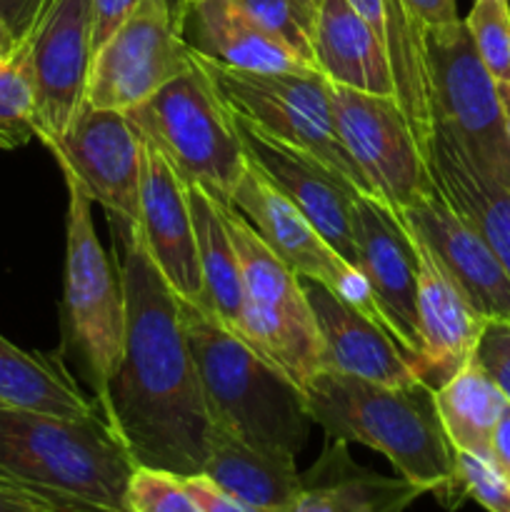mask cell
<instances>
[{
    "label": "cell",
    "instance_id": "cell-14",
    "mask_svg": "<svg viewBox=\"0 0 510 512\" xmlns=\"http://www.w3.org/2000/svg\"><path fill=\"white\" fill-rule=\"evenodd\" d=\"M230 205L253 225V230L263 238V243L295 275L313 278L318 283L328 285L333 293H338L340 298L353 303L355 308L363 310L365 315L378 320L385 328L383 318H380L378 308L373 303L368 283L360 275V270L345 263L330 248L328 240L315 230V225L250 160L243 180L233 190Z\"/></svg>",
    "mask_w": 510,
    "mask_h": 512
},
{
    "label": "cell",
    "instance_id": "cell-22",
    "mask_svg": "<svg viewBox=\"0 0 510 512\" xmlns=\"http://www.w3.org/2000/svg\"><path fill=\"white\" fill-rule=\"evenodd\" d=\"M425 158L440 193L478 230L510 275V190L483 173L440 128H433Z\"/></svg>",
    "mask_w": 510,
    "mask_h": 512
},
{
    "label": "cell",
    "instance_id": "cell-30",
    "mask_svg": "<svg viewBox=\"0 0 510 512\" xmlns=\"http://www.w3.org/2000/svg\"><path fill=\"white\" fill-rule=\"evenodd\" d=\"M233 3L270 38L288 48L300 63L315 68L320 0H233Z\"/></svg>",
    "mask_w": 510,
    "mask_h": 512
},
{
    "label": "cell",
    "instance_id": "cell-27",
    "mask_svg": "<svg viewBox=\"0 0 510 512\" xmlns=\"http://www.w3.org/2000/svg\"><path fill=\"white\" fill-rule=\"evenodd\" d=\"M188 203L203 275V305L220 325L235 333L243 310V270L225 223L223 205L198 183H188Z\"/></svg>",
    "mask_w": 510,
    "mask_h": 512
},
{
    "label": "cell",
    "instance_id": "cell-25",
    "mask_svg": "<svg viewBox=\"0 0 510 512\" xmlns=\"http://www.w3.org/2000/svg\"><path fill=\"white\" fill-rule=\"evenodd\" d=\"M383 40L393 70L395 100L410 120L423 153L433 138L428 70H425L423 28L400 0H348Z\"/></svg>",
    "mask_w": 510,
    "mask_h": 512
},
{
    "label": "cell",
    "instance_id": "cell-31",
    "mask_svg": "<svg viewBox=\"0 0 510 512\" xmlns=\"http://www.w3.org/2000/svg\"><path fill=\"white\" fill-rule=\"evenodd\" d=\"M38 138L35 95L23 50L0 63V148L13 150Z\"/></svg>",
    "mask_w": 510,
    "mask_h": 512
},
{
    "label": "cell",
    "instance_id": "cell-33",
    "mask_svg": "<svg viewBox=\"0 0 510 512\" xmlns=\"http://www.w3.org/2000/svg\"><path fill=\"white\" fill-rule=\"evenodd\" d=\"M455 475L463 500H475L488 512H510V478L493 458L455 450Z\"/></svg>",
    "mask_w": 510,
    "mask_h": 512
},
{
    "label": "cell",
    "instance_id": "cell-7",
    "mask_svg": "<svg viewBox=\"0 0 510 512\" xmlns=\"http://www.w3.org/2000/svg\"><path fill=\"white\" fill-rule=\"evenodd\" d=\"M198 63L210 75L230 113L253 128L318 158L320 163L353 183L363 195H373L368 180L363 178L340 140L333 115V83L320 70L255 73V70L223 68L203 58H198Z\"/></svg>",
    "mask_w": 510,
    "mask_h": 512
},
{
    "label": "cell",
    "instance_id": "cell-29",
    "mask_svg": "<svg viewBox=\"0 0 510 512\" xmlns=\"http://www.w3.org/2000/svg\"><path fill=\"white\" fill-rule=\"evenodd\" d=\"M508 400L483 368L470 358L443 388L435 390V410L450 445L490 458V440Z\"/></svg>",
    "mask_w": 510,
    "mask_h": 512
},
{
    "label": "cell",
    "instance_id": "cell-41",
    "mask_svg": "<svg viewBox=\"0 0 510 512\" xmlns=\"http://www.w3.org/2000/svg\"><path fill=\"white\" fill-rule=\"evenodd\" d=\"M20 40L15 38L13 33H10L8 28H5L3 23H0V63H3V60H10L13 58L15 53H18L20 50Z\"/></svg>",
    "mask_w": 510,
    "mask_h": 512
},
{
    "label": "cell",
    "instance_id": "cell-11",
    "mask_svg": "<svg viewBox=\"0 0 510 512\" xmlns=\"http://www.w3.org/2000/svg\"><path fill=\"white\" fill-rule=\"evenodd\" d=\"M175 3L143 0L95 50L85 103L128 113L193 65V53L180 38Z\"/></svg>",
    "mask_w": 510,
    "mask_h": 512
},
{
    "label": "cell",
    "instance_id": "cell-1",
    "mask_svg": "<svg viewBox=\"0 0 510 512\" xmlns=\"http://www.w3.org/2000/svg\"><path fill=\"white\" fill-rule=\"evenodd\" d=\"M125 348L98 398L135 465L178 478L203 473L215 425L180 318L178 295L150 260L138 230L123 240Z\"/></svg>",
    "mask_w": 510,
    "mask_h": 512
},
{
    "label": "cell",
    "instance_id": "cell-26",
    "mask_svg": "<svg viewBox=\"0 0 510 512\" xmlns=\"http://www.w3.org/2000/svg\"><path fill=\"white\" fill-rule=\"evenodd\" d=\"M200 475L245 503L280 512H290L303 483L293 455L255 448L218 428Z\"/></svg>",
    "mask_w": 510,
    "mask_h": 512
},
{
    "label": "cell",
    "instance_id": "cell-32",
    "mask_svg": "<svg viewBox=\"0 0 510 512\" xmlns=\"http://www.w3.org/2000/svg\"><path fill=\"white\" fill-rule=\"evenodd\" d=\"M468 33L485 70L498 85H510V3L508 0H475L470 8Z\"/></svg>",
    "mask_w": 510,
    "mask_h": 512
},
{
    "label": "cell",
    "instance_id": "cell-13",
    "mask_svg": "<svg viewBox=\"0 0 510 512\" xmlns=\"http://www.w3.org/2000/svg\"><path fill=\"white\" fill-rule=\"evenodd\" d=\"M35 95L38 140H58L83 105L93 63V0H50L20 45Z\"/></svg>",
    "mask_w": 510,
    "mask_h": 512
},
{
    "label": "cell",
    "instance_id": "cell-37",
    "mask_svg": "<svg viewBox=\"0 0 510 512\" xmlns=\"http://www.w3.org/2000/svg\"><path fill=\"white\" fill-rule=\"evenodd\" d=\"M50 0H0V23L25 43L33 28L38 25L40 15L45 13Z\"/></svg>",
    "mask_w": 510,
    "mask_h": 512
},
{
    "label": "cell",
    "instance_id": "cell-40",
    "mask_svg": "<svg viewBox=\"0 0 510 512\" xmlns=\"http://www.w3.org/2000/svg\"><path fill=\"white\" fill-rule=\"evenodd\" d=\"M0 512H55L40 498L23 493V490L0 485Z\"/></svg>",
    "mask_w": 510,
    "mask_h": 512
},
{
    "label": "cell",
    "instance_id": "cell-4",
    "mask_svg": "<svg viewBox=\"0 0 510 512\" xmlns=\"http://www.w3.org/2000/svg\"><path fill=\"white\" fill-rule=\"evenodd\" d=\"M178 305L215 428L255 448L298 458L313 423L303 390L208 310L180 298Z\"/></svg>",
    "mask_w": 510,
    "mask_h": 512
},
{
    "label": "cell",
    "instance_id": "cell-16",
    "mask_svg": "<svg viewBox=\"0 0 510 512\" xmlns=\"http://www.w3.org/2000/svg\"><path fill=\"white\" fill-rule=\"evenodd\" d=\"M248 160L315 225L330 248L358 268L353 238V205L360 193L353 183L313 155L253 128L235 115Z\"/></svg>",
    "mask_w": 510,
    "mask_h": 512
},
{
    "label": "cell",
    "instance_id": "cell-2",
    "mask_svg": "<svg viewBox=\"0 0 510 512\" xmlns=\"http://www.w3.org/2000/svg\"><path fill=\"white\" fill-rule=\"evenodd\" d=\"M135 463L103 413L60 418L0 403V485L55 512H128Z\"/></svg>",
    "mask_w": 510,
    "mask_h": 512
},
{
    "label": "cell",
    "instance_id": "cell-9",
    "mask_svg": "<svg viewBox=\"0 0 510 512\" xmlns=\"http://www.w3.org/2000/svg\"><path fill=\"white\" fill-rule=\"evenodd\" d=\"M433 128L448 133L483 173L510 190V138L498 83L465 20L423 28Z\"/></svg>",
    "mask_w": 510,
    "mask_h": 512
},
{
    "label": "cell",
    "instance_id": "cell-24",
    "mask_svg": "<svg viewBox=\"0 0 510 512\" xmlns=\"http://www.w3.org/2000/svg\"><path fill=\"white\" fill-rule=\"evenodd\" d=\"M315 68L340 88L395 98L383 40L348 0H320Z\"/></svg>",
    "mask_w": 510,
    "mask_h": 512
},
{
    "label": "cell",
    "instance_id": "cell-19",
    "mask_svg": "<svg viewBox=\"0 0 510 512\" xmlns=\"http://www.w3.org/2000/svg\"><path fill=\"white\" fill-rule=\"evenodd\" d=\"M323 343V368L370 383L403 388L418 383L415 358L388 328L340 298L328 285L298 275Z\"/></svg>",
    "mask_w": 510,
    "mask_h": 512
},
{
    "label": "cell",
    "instance_id": "cell-3",
    "mask_svg": "<svg viewBox=\"0 0 510 512\" xmlns=\"http://www.w3.org/2000/svg\"><path fill=\"white\" fill-rule=\"evenodd\" d=\"M303 395L310 420L330 440L378 450L400 478L433 493L448 510L460 508L455 448L440 425L433 390L423 383L390 388L318 370Z\"/></svg>",
    "mask_w": 510,
    "mask_h": 512
},
{
    "label": "cell",
    "instance_id": "cell-12",
    "mask_svg": "<svg viewBox=\"0 0 510 512\" xmlns=\"http://www.w3.org/2000/svg\"><path fill=\"white\" fill-rule=\"evenodd\" d=\"M63 175H70L118 225L120 240L138 230L143 135L120 110L80 105L58 140L48 143Z\"/></svg>",
    "mask_w": 510,
    "mask_h": 512
},
{
    "label": "cell",
    "instance_id": "cell-5",
    "mask_svg": "<svg viewBox=\"0 0 510 512\" xmlns=\"http://www.w3.org/2000/svg\"><path fill=\"white\" fill-rule=\"evenodd\" d=\"M125 115L185 185H203L218 203L230 205L233 190L248 170V153L235 115L195 55L185 73Z\"/></svg>",
    "mask_w": 510,
    "mask_h": 512
},
{
    "label": "cell",
    "instance_id": "cell-38",
    "mask_svg": "<svg viewBox=\"0 0 510 512\" xmlns=\"http://www.w3.org/2000/svg\"><path fill=\"white\" fill-rule=\"evenodd\" d=\"M420 28H435L460 20L458 0H400Z\"/></svg>",
    "mask_w": 510,
    "mask_h": 512
},
{
    "label": "cell",
    "instance_id": "cell-23",
    "mask_svg": "<svg viewBox=\"0 0 510 512\" xmlns=\"http://www.w3.org/2000/svg\"><path fill=\"white\" fill-rule=\"evenodd\" d=\"M300 480L290 512H405L425 495L400 475L385 478L355 465L343 440H330L323 458Z\"/></svg>",
    "mask_w": 510,
    "mask_h": 512
},
{
    "label": "cell",
    "instance_id": "cell-15",
    "mask_svg": "<svg viewBox=\"0 0 510 512\" xmlns=\"http://www.w3.org/2000/svg\"><path fill=\"white\" fill-rule=\"evenodd\" d=\"M353 238L358 270L368 283L385 328L418 358V253L413 233L383 200L358 195L353 205Z\"/></svg>",
    "mask_w": 510,
    "mask_h": 512
},
{
    "label": "cell",
    "instance_id": "cell-17",
    "mask_svg": "<svg viewBox=\"0 0 510 512\" xmlns=\"http://www.w3.org/2000/svg\"><path fill=\"white\" fill-rule=\"evenodd\" d=\"M405 228L428 245L445 273L485 320H510V275L478 230L448 203L440 188L400 210Z\"/></svg>",
    "mask_w": 510,
    "mask_h": 512
},
{
    "label": "cell",
    "instance_id": "cell-36",
    "mask_svg": "<svg viewBox=\"0 0 510 512\" xmlns=\"http://www.w3.org/2000/svg\"><path fill=\"white\" fill-rule=\"evenodd\" d=\"M143 0H93V50H98Z\"/></svg>",
    "mask_w": 510,
    "mask_h": 512
},
{
    "label": "cell",
    "instance_id": "cell-39",
    "mask_svg": "<svg viewBox=\"0 0 510 512\" xmlns=\"http://www.w3.org/2000/svg\"><path fill=\"white\" fill-rule=\"evenodd\" d=\"M490 458L510 478V405L495 425L493 440H490Z\"/></svg>",
    "mask_w": 510,
    "mask_h": 512
},
{
    "label": "cell",
    "instance_id": "cell-28",
    "mask_svg": "<svg viewBox=\"0 0 510 512\" xmlns=\"http://www.w3.org/2000/svg\"><path fill=\"white\" fill-rule=\"evenodd\" d=\"M0 403L60 418L100 413L98 400L78 388L63 358L23 350L5 335H0Z\"/></svg>",
    "mask_w": 510,
    "mask_h": 512
},
{
    "label": "cell",
    "instance_id": "cell-18",
    "mask_svg": "<svg viewBox=\"0 0 510 512\" xmlns=\"http://www.w3.org/2000/svg\"><path fill=\"white\" fill-rule=\"evenodd\" d=\"M138 235L170 290L180 300L203 305V275L188 188L163 153L145 138Z\"/></svg>",
    "mask_w": 510,
    "mask_h": 512
},
{
    "label": "cell",
    "instance_id": "cell-34",
    "mask_svg": "<svg viewBox=\"0 0 510 512\" xmlns=\"http://www.w3.org/2000/svg\"><path fill=\"white\" fill-rule=\"evenodd\" d=\"M473 358L510 403V320H485Z\"/></svg>",
    "mask_w": 510,
    "mask_h": 512
},
{
    "label": "cell",
    "instance_id": "cell-10",
    "mask_svg": "<svg viewBox=\"0 0 510 512\" xmlns=\"http://www.w3.org/2000/svg\"><path fill=\"white\" fill-rule=\"evenodd\" d=\"M333 115L350 158L390 210L400 213L433 193L428 158L398 100L333 85Z\"/></svg>",
    "mask_w": 510,
    "mask_h": 512
},
{
    "label": "cell",
    "instance_id": "cell-21",
    "mask_svg": "<svg viewBox=\"0 0 510 512\" xmlns=\"http://www.w3.org/2000/svg\"><path fill=\"white\" fill-rule=\"evenodd\" d=\"M175 15L190 53L215 65L255 73L315 70L270 38L233 0H178Z\"/></svg>",
    "mask_w": 510,
    "mask_h": 512
},
{
    "label": "cell",
    "instance_id": "cell-35",
    "mask_svg": "<svg viewBox=\"0 0 510 512\" xmlns=\"http://www.w3.org/2000/svg\"><path fill=\"white\" fill-rule=\"evenodd\" d=\"M188 485L190 493L198 498V503L203 505L205 512H280V510H268L258 508V505H250L245 500L235 498V495L225 493L223 488L208 480L205 475H193V478H183Z\"/></svg>",
    "mask_w": 510,
    "mask_h": 512
},
{
    "label": "cell",
    "instance_id": "cell-8",
    "mask_svg": "<svg viewBox=\"0 0 510 512\" xmlns=\"http://www.w3.org/2000/svg\"><path fill=\"white\" fill-rule=\"evenodd\" d=\"M68 240H65L63 323L65 345L80 363L95 400L105 393L125 348V293L93 223V200L65 175Z\"/></svg>",
    "mask_w": 510,
    "mask_h": 512
},
{
    "label": "cell",
    "instance_id": "cell-20",
    "mask_svg": "<svg viewBox=\"0 0 510 512\" xmlns=\"http://www.w3.org/2000/svg\"><path fill=\"white\" fill-rule=\"evenodd\" d=\"M415 240L418 253V315L420 350L415 358L418 383L435 393L443 388L475 353L485 318L463 290L445 273L428 245Z\"/></svg>",
    "mask_w": 510,
    "mask_h": 512
},
{
    "label": "cell",
    "instance_id": "cell-6",
    "mask_svg": "<svg viewBox=\"0 0 510 512\" xmlns=\"http://www.w3.org/2000/svg\"><path fill=\"white\" fill-rule=\"evenodd\" d=\"M223 213L243 270V310L235 335L305 390L323 368V343L298 275L233 205H223Z\"/></svg>",
    "mask_w": 510,
    "mask_h": 512
},
{
    "label": "cell",
    "instance_id": "cell-42",
    "mask_svg": "<svg viewBox=\"0 0 510 512\" xmlns=\"http://www.w3.org/2000/svg\"><path fill=\"white\" fill-rule=\"evenodd\" d=\"M498 93H500V103H503L505 125H508V138H510V85H498Z\"/></svg>",
    "mask_w": 510,
    "mask_h": 512
}]
</instances>
